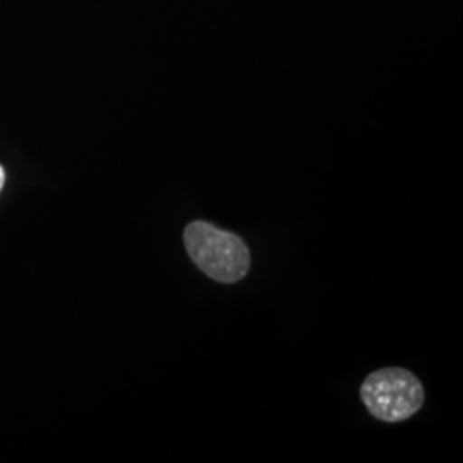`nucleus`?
I'll return each instance as SVG.
<instances>
[{
	"label": "nucleus",
	"instance_id": "obj_1",
	"mask_svg": "<svg viewBox=\"0 0 463 463\" xmlns=\"http://www.w3.org/2000/svg\"><path fill=\"white\" fill-rule=\"evenodd\" d=\"M184 244L199 269L220 283H237L248 275L250 252L235 233L208 222H191L184 231Z\"/></svg>",
	"mask_w": 463,
	"mask_h": 463
},
{
	"label": "nucleus",
	"instance_id": "obj_2",
	"mask_svg": "<svg viewBox=\"0 0 463 463\" xmlns=\"http://www.w3.org/2000/svg\"><path fill=\"white\" fill-rule=\"evenodd\" d=\"M424 388L414 374L402 367L371 373L361 386L369 414L383 422H402L417 414L424 403Z\"/></svg>",
	"mask_w": 463,
	"mask_h": 463
},
{
	"label": "nucleus",
	"instance_id": "obj_3",
	"mask_svg": "<svg viewBox=\"0 0 463 463\" xmlns=\"http://www.w3.org/2000/svg\"><path fill=\"white\" fill-rule=\"evenodd\" d=\"M4 183H5V172H4V166L0 165V191L4 189Z\"/></svg>",
	"mask_w": 463,
	"mask_h": 463
}]
</instances>
